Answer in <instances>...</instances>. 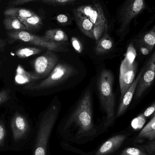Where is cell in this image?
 <instances>
[{"instance_id":"20","label":"cell","mask_w":155,"mask_h":155,"mask_svg":"<svg viewBox=\"0 0 155 155\" xmlns=\"http://www.w3.org/2000/svg\"><path fill=\"white\" fill-rule=\"evenodd\" d=\"M15 78V83L18 84H26L38 79L33 74L26 71L20 65L17 67Z\"/></svg>"},{"instance_id":"15","label":"cell","mask_w":155,"mask_h":155,"mask_svg":"<svg viewBox=\"0 0 155 155\" xmlns=\"http://www.w3.org/2000/svg\"><path fill=\"white\" fill-rule=\"evenodd\" d=\"M5 16H11L16 18H29L36 15L30 9L19 7H11L6 9L4 12Z\"/></svg>"},{"instance_id":"31","label":"cell","mask_w":155,"mask_h":155,"mask_svg":"<svg viewBox=\"0 0 155 155\" xmlns=\"http://www.w3.org/2000/svg\"><path fill=\"white\" fill-rule=\"evenodd\" d=\"M6 134V130L5 126L0 121V147H2L4 144Z\"/></svg>"},{"instance_id":"14","label":"cell","mask_w":155,"mask_h":155,"mask_svg":"<svg viewBox=\"0 0 155 155\" xmlns=\"http://www.w3.org/2000/svg\"><path fill=\"white\" fill-rule=\"evenodd\" d=\"M143 72V69H142V71H140L139 74L137 75V77L135 79L131 86L128 88V90H127L126 93L124 95L121 99L122 101L119 105L117 113V117H119L122 116L125 112L129 107L132 99H133L134 94L135 93L137 84L140 80Z\"/></svg>"},{"instance_id":"11","label":"cell","mask_w":155,"mask_h":155,"mask_svg":"<svg viewBox=\"0 0 155 155\" xmlns=\"http://www.w3.org/2000/svg\"><path fill=\"white\" fill-rule=\"evenodd\" d=\"M11 127L13 137L15 142L24 137L30 129L29 123L25 117L19 113H15L12 117Z\"/></svg>"},{"instance_id":"12","label":"cell","mask_w":155,"mask_h":155,"mask_svg":"<svg viewBox=\"0 0 155 155\" xmlns=\"http://www.w3.org/2000/svg\"><path fill=\"white\" fill-rule=\"evenodd\" d=\"M125 135H117L106 141L97 151L95 155H107L118 149L126 138Z\"/></svg>"},{"instance_id":"2","label":"cell","mask_w":155,"mask_h":155,"mask_svg":"<svg viewBox=\"0 0 155 155\" xmlns=\"http://www.w3.org/2000/svg\"><path fill=\"white\" fill-rule=\"evenodd\" d=\"M114 81V75L110 71H102L98 78L97 87L100 101L106 114L105 127L111 125L115 119V102L113 93Z\"/></svg>"},{"instance_id":"25","label":"cell","mask_w":155,"mask_h":155,"mask_svg":"<svg viewBox=\"0 0 155 155\" xmlns=\"http://www.w3.org/2000/svg\"><path fill=\"white\" fill-rule=\"evenodd\" d=\"M46 4L53 5H65L70 4L79 0H39Z\"/></svg>"},{"instance_id":"18","label":"cell","mask_w":155,"mask_h":155,"mask_svg":"<svg viewBox=\"0 0 155 155\" xmlns=\"http://www.w3.org/2000/svg\"><path fill=\"white\" fill-rule=\"evenodd\" d=\"M137 41L143 47L151 51L155 45V23L150 30L140 36Z\"/></svg>"},{"instance_id":"29","label":"cell","mask_w":155,"mask_h":155,"mask_svg":"<svg viewBox=\"0 0 155 155\" xmlns=\"http://www.w3.org/2000/svg\"><path fill=\"white\" fill-rule=\"evenodd\" d=\"M11 90L10 89H3L0 91V105L6 102L9 99Z\"/></svg>"},{"instance_id":"16","label":"cell","mask_w":155,"mask_h":155,"mask_svg":"<svg viewBox=\"0 0 155 155\" xmlns=\"http://www.w3.org/2000/svg\"><path fill=\"white\" fill-rule=\"evenodd\" d=\"M3 23L5 30L8 31H26L25 25L18 18L13 16H5Z\"/></svg>"},{"instance_id":"35","label":"cell","mask_w":155,"mask_h":155,"mask_svg":"<svg viewBox=\"0 0 155 155\" xmlns=\"http://www.w3.org/2000/svg\"><path fill=\"white\" fill-rule=\"evenodd\" d=\"M155 112V103L153 104L152 106L149 107L147 108L144 112L143 114L144 115L145 117H147L150 116L151 115L153 114V113H154Z\"/></svg>"},{"instance_id":"30","label":"cell","mask_w":155,"mask_h":155,"mask_svg":"<svg viewBox=\"0 0 155 155\" xmlns=\"http://www.w3.org/2000/svg\"><path fill=\"white\" fill-rule=\"evenodd\" d=\"M71 43L73 47L76 52L79 53H82L83 51V45L79 40L75 37H73L71 38Z\"/></svg>"},{"instance_id":"38","label":"cell","mask_w":155,"mask_h":155,"mask_svg":"<svg viewBox=\"0 0 155 155\" xmlns=\"http://www.w3.org/2000/svg\"><path fill=\"white\" fill-rule=\"evenodd\" d=\"M1 62H0V68H1Z\"/></svg>"},{"instance_id":"13","label":"cell","mask_w":155,"mask_h":155,"mask_svg":"<svg viewBox=\"0 0 155 155\" xmlns=\"http://www.w3.org/2000/svg\"><path fill=\"white\" fill-rule=\"evenodd\" d=\"M73 12L74 20L80 31L86 36L94 39L93 32L94 24L86 16L78 11L76 8L73 9Z\"/></svg>"},{"instance_id":"19","label":"cell","mask_w":155,"mask_h":155,"mask_svg":"<svg viewBox=\"0 0 155 155\" xmlns=\"http://www.w3.org/2000/svg\"><path fill=\"white\" fill-rule=\"evenodd\" d=\"M19 19L25 25L26 31L28 32L37 31L42 25V20L37 15L29 18H21Z\"/></svg>"},{"instance_id":"27","label":"cell","mask_w":155,"mask_h":155,"mask_svg":"<svg viewBox=\"0 0 155 155\" xmlns=\"http://www.w3.org/2000/svg\"><path fill=\"white\" fill-rule=\"evenodd\" d=\"M136 55V51L134 47V45L133 43H131L127 47L125 58L127 59L131 62L134 63L135 61V60Z\"/></svg>"},{"instance_id":"22","label":"cell","mask_w":155,"mask_h":155,"mask_svg":"<svg viewBox=\"0 0 155 155\" xmlns=\"http://www.w3.org/2000/svg\"><path fill=\"white\" fill-rule=\"evenodd\" d=\"M41 51L40 48L35 47H24L17 49L15 51V54L19 58H25L39 54Z\"/></svg>"},{"instance_id":"21","label":"cell","mask_w":155,"mask_h":155,"mask_svg":"<svg viewBox=\"0 0 155 155\" xmlns=\"http://www.w3.org/2000/svg\"><path fill=\"white\" fill-rule=\"evenodd\" d=\"M113 41L107 34H106L102 38L97 42L96 52L98 54H102L109 51L113 46Z\"/></svg>"},{"instance_id":"3","label":"cell","mask_w":155,"mask_h":155,"mask_svg":"<svg viewBox=\"0 0 155 155\" xmlns=\"http://www.w3.org/2000/svg\"><path fill=\"white\" fill-rule=\"evenodd\" d=\"M59 112L58 105L51 104L43 115L39 124L33 155H46L49 137Z\"/></svg>"},{"instance_id":"6","label":"cell","mask_w":155,"mask_h":155,"mask_svg":"<svg viewBox=\"0 0 155 155\" xmlns=\"http://www.w3.org/2000/svg\"><path fill=\"white\" fill-rule=\"evenodd\" d=\"M7 35L8 38L14 41H18L28 43L52 51H59L62 49L59 43L50 41L43 36L35 35L27 31H9Z\"/></svg>"},{"instance_id":"8","label":"cell","mask_w":155,"mask_h":155,"mask_svg":"<svg viewBox=\"0 0 155 155\" xmlns=\"http://www.w3.org/2000/svg\"><path fill=\"white\" fill-rule=\"evenodd\" d=\"M143 69V73L137 84L135 93V99L136 100H138L143 96L154 80L155 51Z\"/></svg>"},{"instance_id":"9","label":"cell","mask_w":155,"mask_h":155,"mask_svg":"<svg viewBox=\"0 0 155 155\" xmlns=\"http://www.w3.org/2000/svg\"><path fill=\"white\" fill-rule=\"evenodd\" d=\"M137 70V63L135 61L131 62L126 58L122 61L119 72L121 99L134 81Z\"/></svg>"},{"instance_id":"34","label":"cell","mask_w":155,"mask_h":155,"mask_svg":"<svg viewBox=\"0 0 155 155\" xmlns=\"http://www.w3.org/2000/svg\"><path fill=\"white\" fill-rule=\"evenodd\" d=\"M153 140L154 141L145 146L146 150L149 153H155V140Z\"/></svg>"},{"instance_id":"4","label":"cell","mask_w":155,"mask_h":155,"mask_svg":"<svg viewBox=\"0 0 155 155\" xmlns=\"http://www.w3.org/2000/svg\"><path fill=\"white\" fill-rule=\"evenodd\" d=\"M147 8L146 0H125L117 11V32L123 36L128 31L132 22Z\"/></svg>"},{"instance_id":"24","label":"cell","mask_w":155,"mask_h":155,"mask_svg":"<svg viewBox=\"0 0 155 155\" xmlns=\"http://www.w3.org/2000/svg\"><path fill=\"white\" fill-rule=\"evenodd\" d=\"M107 29H108V28L106 27L104 25H103L94 26L93 32H94V39L96 42L100 40L104 33L106 31Z\"/></svg>"},{"instance_id":"7","label":"cell","mask_w":155,"mask_h":155,"mask_svg":"<svg viewBox=\"0 0 155 155\" xmlns=\"http://www.w3.org/2000/svg\"><path fill=\"white\" fill-rule=\"evenodd\" d=\"M57 62V55L52 51H47L35 59L34 63L35 72L33 74L38 79L48 76L56 66Z\"/></svg>"},{"instance_id":"33","label":"cell","mask_w":155,"mask_h":155,"mask_svg":"<svg viewBox=\"0 0 155 155\" xmlns=\"http://www.w3.org/2000/svg\"><path fill=\"white\" fill-rule=\"evenodd\" d=\"M56 20L58 22L62 24L67 23L69 21L68 16L65 15L63 14L59 15L56 17Z\"/></svg>"},{"instance_id":"32","label":"cell","mask_w":155,"mask_h":155,"mask_svg":"<svg viewBox=\"0 0 155 155\" xmlns=\"http://www.w3.org/2000/svg\"><path fill=\"white\" fill-rule=\"evenodd\" d=\"M33 1L34 0H12L8 2V5L10 7H13L16 5L25 4Z\"/></svg>"},{"instance_id":"23","label":"cell","mask_w":155,"mask_h":155,"mask_svg":"<svg viewBox=\"0 0 155 155\" xmlns=\"http://www.w3.org/2000/svg\"><path fill=\"white\" fill-rule=\"evenodd\" d=\"M155 131V114L151 121L143 128L137 136V139H143V137L148 134Z\"/></svg>"},{"instance_id":"26","label":"cell","mask_w":155,"mask_h":155,"mask_svg":"<svg viewBox=\"0 0 155 155\" xmlns=\"http://www.w3.org/2000/svg\"><path fill=\"white\" fill-rule=\"evenodd\" d=\"M145 122V117L144 116L143 114H141L132 121V127L136 130L140 129L143 126Z\"/></svg>"},{"instance_id":"37","label":"cell","mask_w":155,"mask_h":155,"mask_svg":"<svg viewBox=\"0 0 155 155\" xmlns=\"http://www.w3.org/2000/svg\"><path fill=\"white\" fill-rule=\"evenodd\" d=\"M143 138L144 139H147L149 140H152L155 139V131L151 134H148L145 136Z\"/></svg>"},{"instance_id":"1","label":"cell","mask_w":155,"mask_h":155,"mask_svg":"<svg viewBox=\"0 0 155 155\" xmlns=\"http://www.w3.org/2000/svg\"><path fill=\"white\" fill-rule=\"evenodd\" d=\"M68 124L74 123L78 127V134L88 135L92 134L94 127L93 122L92 96L90 90L84 94L77 108L68 120Z\"/></svg>"},{"instance_id":"5","label":"cell","mask_w":155,"mask_h":155,"mask_svg":"<svg viewBox=\"0 0 155 155\" xmlns=\"http://www.w3.org/2000/svg\"><path fill=\"white\" fill-rule=\"evenodd\" d=\"M74 68L68 64H60L55 66L48 77L37 83L27 84L24 88L31 91H39L55 86L63 83L74 74Z\"/></svg>"},{"instance_id":"28","label":"cell","mask_w":155,"mask_h":155,"mask_svg":"<svg viewBox=\"0 0 155 155\" xmlns=\"http://www.w3.org/2000/svg\"><path fill=\"white\" fill-rule=\"evenodd\" d=\"M119 155H147L145 153L136 147H127L124 149Z\"/></svg>"},{"instance_id":"39","label":"cell","mask_w":155,"mask_h":155,"mask_svg":"<svg viewBox=\"0 0 155 155\" xmlns=\"http://www.w3.org/2000/svg\"><path fill=\"white\" fill-rule=\"evenodd\" d=\"M154 114H155V112H154Z\"/></svg>"},{"instance_id":"10","label":"cell","mask_w":155,"mask_h":155,"mask_svg":"<svg viewBox=\"0 0 155 155\" xmlns=\"http://www.w3.org/2000/svg\"><path fill=\"white\" fill-rule=\"evenodd\" d=\"M86 16L94 26L103 25L108 28V23L102 6L98 3L81 5L76 8Z\"/></svg>"},{"instance_id":"36","label":"cell","mask_w":155,"mask_h":155,"mask_svg":"<svg viewBox=\"0 0 155 155\" xmlns=\"http://www.w3.org/2000/svg\"><path fill=\"white\" fill-rule=\"evenodd\" d=\"M8 40L0 38V51H3L8 44Z\"/></svg>"},{"instance_id":"17","label":"cell","mask_w":155,"mask_h":155,"mask_svg":"<svg viewBox=\"0 0 155 155\" xmlns=\"http://www.w3.org/2000/svg\"><path fill=\"white\" fill-rule=\"evenodd\" d=\"M43 37L48 41L54 42L67 41L68 40V36L66 33L60 29L47 30Z\"/></svg>"}]
</instances>
